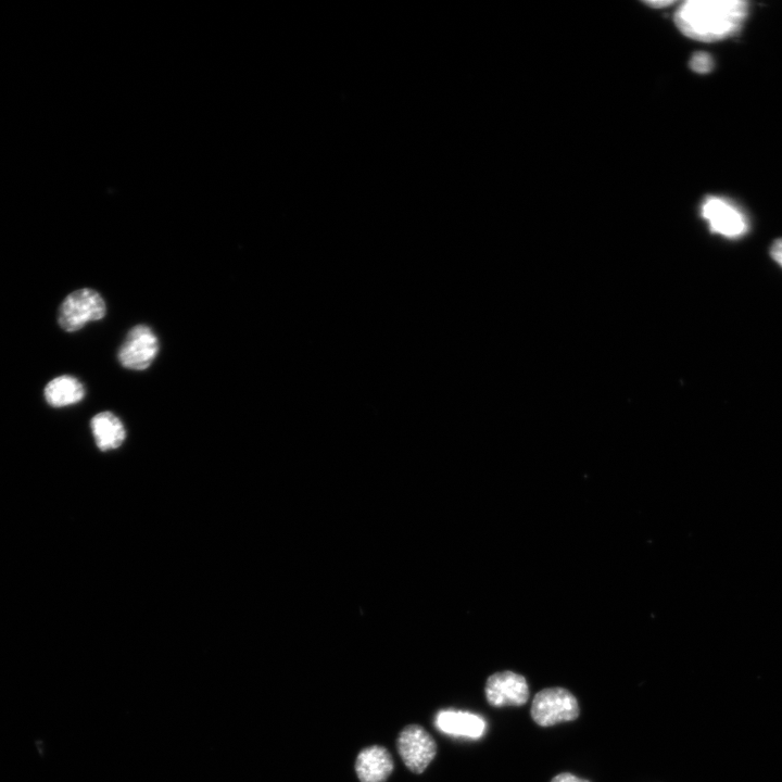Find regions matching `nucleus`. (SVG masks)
Returning <instances> with one entry per match:
<instances>
[{
	"mask_svg": "<svg viewBox=\"0 0 782 782\" xmlns=\"http://www.w3.org/2000/svg\"><path fill=\"white\" fill-rule=\"evenodd\" d=\"M690 67L699 74H706L714 67L712 58L706 52H696L690 59Z\"/></svg>",
	"mask_w": 782,
	"mask_h": 782,
	"instance_id": "obj_12",
	"label": "nucleus"
},
{
	"mask_svg": "<svg viewBox=\"0 0 782 782\" xmlns=\"http://www.w3.org/2000/svg\"><path fill=\"white\" fill-rule=\"evenodd\" d=\"M551 782H590L585 779H580L572 773L569 772H563L557 775H555Z\"/></svg>",
	"mask_w": 782,
	"mask_h": 782,
	"instance_id": "obj_14",
	"label": "nucleus"
},
{
	"mask_svg": "<svg viewBox=\"0 0 782 782\" xmlns=\"http://www.w3.org/2000/svg\"><path fill=\"white\" fill-rule=\"evenodd\" d=\"M105 313L106 305L101 294L93 289L81 288L63 300L58 313V323L63 330L73 332L80 330L90 321L102 319Z\"/></svg>",
	"mask_w": 782,
	"mask_h": 782,
	"instance_id": "obj_2",
	"label": "nucleus"
},
{
	"mask_svg": "<svg viewBox=\"0 0 782 782\" xmlns=\"http://www.w3.org/2000/svg\"><path fill=\"white\" fill-rule=\"evenodd\" d=\"M747 14L743 0H688L677 9L674 21L685 36L711 42L737 34Z\"/></svg>",
	"mask_w": 782,
	"mask_h": 782,
	"instance_id": "obj_1",
	"label": "nucleus"
},
{
	"mask_svg": "<svg viewBox=\"0 0 782 782\" xmlns=\"http://www.w3.org/2000/svg\"><path fill=\"white\" fill-rule=\"evenodd\" d=\"M702 217L709 229L728 239H737L746 235L749 228L744 211L730 199L709 195L701 206Z\"/></svg>",
	"mask_w": 782,
	"mask_h": 782,
	"instance_id": "obj_3",
	"label": "nucleus"
},
{
	"mask_svg": "<svg viewBox=\"0 0 782 782\" xmlns=\"http://www.w3.org/2000/svg\"><path fill=\"white\" fill-rule=\"evenodd\" d=\"M389 751L380 745L363 748L355 759V772L361 782H386L393 771Z\"/></svg>",
	"mask_w": 782,
	"mask_h": 782,
	"instance_id": "obj_8",
	"label": "nucleus"
},
{
	"mask_svg": "<svg viewBox=\"0 0 782 782\" xmlns=\"http://www.w3.org/2000/svg\"><path fill=\"white\" fill-rule=\"evenodd\" d=\"M484 694L493 707L521 706L529 698V688L525 677L506 670L487 679Z\"/></svg>",
	"mask_w": 782,
	"mask_h": 782,
	"instance_id": "obj_7",
	"label": "nucleus"
},
{
	"mask_svg": "<svg viewBox=\"0 0 782 782\" xmlns=\"http://www.w3.org/2000/svg\"><path fill=\"white\" fill-rule=\"evenodd\" d=\"M671 3H672V1H653V2H648V4L654 5V7H664V5H669V4H671Z\"/></svg>",
	"mask_w": 782,
	"mask_h": 782,
	"instance_id": "obj_15",
	"label": "nucleus"
},
{
	"mask_svg": "<svg viewBox=\"0 0 782 782\" xmlns=\"http://www.w3.org/2000/svg\"><path fill=\"white\" fill-rule=\"evenodd\" d=\"M396 749L413 773H422L437 754L434 739L419 724L404 727L396 739Z\"/></svg>",
	"mask_w": 782,
	"mask_h": 782,
	"instance_id": "obj_5",
	"label": "nucleus"
},
{
	"mask_svg": "<svg viewBox=\"0 0 782 782\" xmlns=\"http://www.w3.org/2000/svg\"><path fill=\"white\" fill-rule=\"evenodd\" d=\"M43 393L49 405L64 407L80 402L86 392L77 378L62 375L49 381Z\"/></svg>",
	"mask_w": 782,
	"mask_h": 782,
	"instance_id": "obj_11",
	"label": "nucleus"
},
{
	"mask_svg": "<svg viewBox=\"0 0 782 782\" xmlns=\"http://www.w3.org/2000/svg\"><path fill=\"white\" fill-rule=\"evenodd\" d=\"M530 712L537 724L551 727L562 721L577 719L580 709L572 693L555 686L543 689L534 695Z\"/></svg>",
	"mask_w": 782,
	"mask_h": 782,
	"instance_id": "obj_4",
	"label": "nucleus"
},
{
	"mask_svg": "<svg viewBox=\"0 0 782 782\" xmlns=\"http://www.w3.org/2000/svg\"><path fill=\"white\" fill-rule=\"evenodd\" d=\"M90 428L98 449L103 452L119 447L126 438L122 420L112 412L94 415Z\"/></svg>",
	"mask_w": 782,
	"mask_h": 782,
	"instance_id": "obj_10",
	"label": "nucleus"
},
{
	"mask_svg": "<svg viewBox=\"0 0 782 782\" xmlns=\"http://www.w3.org/2000/svg\"><path fill=\"white\" fill-rule=\"evenodd\" d=\"M770 255L782 267V238L777 239L771 248Z\"/></svg>",
	"mask_w": 782,
	"mask_h": 782,
	"instance_id": "obj_13",
	"label": "nucleus"
},
{
	"mask_svg": "<svg viewBox=\"0 0 782 782\" xmlns=\"http://www.w3.org/2000/svg\"><path fill=\"white\" fill-rule=\"evenodd\" d=\"M434 724L446 734L472 739L482 736L485 730V722L480 716L456 709L440 710Z\"/></svg>",
	"mask_w": 782,
	"mask_h": 782,
	"instance_id": "obj_9",
	"label": "nucleus"
},
{
	"mask_svg": "<svg viewBox=\"0 0 782 782\" xmlns=\"http://www.w3.org/2000/svg\"><path fill=\"white\" fill-rule=\"evenodd\" d=\"M159 348V339L153 330L147 325H137L128 331L117 358L127 369L144 370L156 357Z\"/></svg>",
	"mask_w": 782,
	"mask_h": 782,
	"instance_id": "obj_6",
	"label": "nucleus"
}]
</instances>
